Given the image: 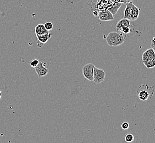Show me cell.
<instances>
[{
    "mask_svg": "<svg viewBox=\"0 0 155 143\" xmlns=\"http://www.w3.org/2000/svg\"><path fill=\"white\" fill-rule=\"evenodd\" d=\"M106 73L104 70L97 68L96 66L94 67L93 72V81L96 84H99L103 82L106 78Z\"/></svg>",
    "mask_w": 155,
    "mask_h": 143,
    "instance_id": "obj_1",
    "label": "cell"
},
{
    "mask_svg": "<svg viewBox=\"0 0 155 143\" xmlns=\"http://www.w3.org/2000/svg\"><path fill=\"white\" fill-rule=\"evenodd\" d=\"M95 65L92 63H88L84 65L82 68V74L84 77L90 81H93V72Z\"/></svg>",
    "mask_w": 155,
    "mask_h": 143,
    "instance_id": "obj_2",
    "label": "cell"
},
{
    "mask_svg": "<svg viewBox=\"0 0 155 143\" xmlns=\"http://www.w3.org/2000/svg\"><path fill=\"white\" fill-rule=\"evenodd\" d=\"M46 65L47 62H44L43 61H41L39 65L35 68H34L35 71L37 73L38 77L41 78L48 75L49 70L46 67Z\"/></svg>",
    "mask_w": 155,
    "mask_h": 143,
    "instance_id": "obj_3",
    "label": "cell"
},
{
    "mask_svg": "<svg viewBox=\"0 0 155 143\" xmlns=\"http://www.w3.org/2000/svg\"><path fill=\"white\" fill-rule=\"evenodd\" d=\"M98 18L101 21H109L114 20V16L112 13L109 11L108 9H105L102 11H100L98 14Z\"/></svg>",
    "mask_w": 155,
    "mask_h": 143,
    "instance_id": "obj_4",
    "label": "cell"
},
{
    "mask_svg": "<svg viewBox=\"0 0 155 143\" xmlns=\"http://www.w3.org/2000/svg\"><path fill=\"white\" fill-rule=\"evenodd\" d=\"M143 62L150 59H155V51L153 49H149L146 50L142 56Z\"/></svg>",
    "mask_w": 155,
    "mask_h": 143,
    "instance_id": "obj_5",
    "label": "cell"
},
{
    "mask_svg": "<svg viewBox=\"0 0 155 143\" xmlns=\"http://www.w3.org/2000/svg\"><path fill=\"white\" fill-rule=\"evenodd\" d=\"M125 9L124 11V18L127 19L130 21L131 14L132 11V7L133 6V1H131L129 3H126Z\"/></svg>",
    "mask_w": 155,
    "mask_h": 143,
    "instance_id": "obj_6",
    "label": "cell"
},
{
    "mask_svg": "<svg viewBox=\"0 0 155 143\" xmlns=\"http://www.w3.org/2000/svg\"><path fill=\"white\" fill-rule=\"evenodd\" d=\"M130 27V21L127 19L123 18L119 21L116 25V29L118 31H120L123 27Z\"/></svg>",
    "mask_w": 155,
    "mask_h": 143,
    "instance_id": "obj_7",
    "label": "cell"
},
{
    "mask_svg": "<svg viewBox=\"0 0 155 143\" xmlns=\"http://www.w3.org/2000/svg\"><path fill=\"white\" fill-rule=\"evenodd\" d=\"M124 41H125V37H124L123 34L117 33L115 37L114 46L117 47L119 45H121V44L124 43Z\"/></svg>",
    "mask_w": 155,
    "mask_h": 143,
    "instance_id": "obj_8",
    "label": "cell"
},
{
    "mask_svg": "<svg viewBox=\"0 0 155 143\" xmlns=\"http://www.w3.org/2000/svg\"><path fill=\"white\" fill-rule=\"evenodd\" d=\"M121 2H114V3H113L112 5L110 7H109L108 8V10L109 11H110V12L112 13V14L114 16L115 14H117V13L118 12V10L120 9V8L121 6Z\"/></svg>",
    "mask_w": 155,
    "mask_h": 143,
    "instance_id": "obj_9",
    "label": "cell"
},
{
    "mask_svg": "<svg viewBox=\"0 0 155 143\" xmlns=\"http://www.w3.org/2000/svg\"><path fill=\"white\" fill-rule=\"evenodd\" d=\"M36 35L37 37V41L43 44H45L47 43L52 36V35L50 34V33H47L45 34Z\"/></svg>",
    "mask_w": 155,
    "mask_h": 143,
    "instance_id": "obj_10",
    "label": "cell"
},
{
    "mask_svg": "<svg viewBox=\"0 0 155 143\" xmlns=\"http://www.w3.org/2000/svg\"><path fill=\"white\" fill-rule=\"evenodd\" d=\"M35 33L36 35H43L49 33L50 31H48L43 24H39L36 26L35 28Z\"/></svg>",
    "mask_w": 155,
    "mask_h": 143,
    "instance_id": "obj_11",
    "label": "cell"
},
{
    "mask_svg": "<svg viewBox=\"0 0 155 143\" xmlns=\"http://www.w3.org/2000/svg\"><path fill=\"white\" fill-rule=\"evenodd\" d=\"M117 32H110L109 34L107 36L106 38L107 43L110 46H114V43L115 37Z\"/></svg>",
    "mask_w": 155,
    "mask_h": 143,
    "instance_id": "obj_12",
    "label": "cell"
},
{
    "mask_svg": "<svg viewBox=\"0 0 155 143\" xmlns=\"http://www.w3.org/2000/svg\"><path fill=\"white\" fill-rule=\"evenodd\" d=\"M140 14V9L136 6L135 5H133L132 7V11L131 14L130 21H135L139 18Z\"/></svg>",
    "mask_w": 155,
    "mask_h": 143,
    "instance_id": "obj_13",
    "label": "cell"
},
{
    "mask_svg": "<svg viewBox=\"0 0 155 143\" xmlns=\"http://www.w3.org/2000/svg\"><path fill=\"white\" fill-rule=\"evenodd\" d=\"M138 97L140 100L142 101H146L148 99V98L150 97V94L146 90H141L140 91L139 93L138 94Z\"/></svg>",
    "mask_w": 155,
    "mask_h": 143,
    "instance_id": "obj_14",
    "label": "cell"
},
{
    "mask_svg": "<svg viewBox=\"0 0 155 143\" xmlns=\"http://www.w3.org/2000/svg\"><path fill=\"white\" fill-rule=\"evenodd\" d=\"M143 63H144L147 68H152L155 67V59L147 60Z\"/></svg>",
    "mask_w": 155,
    "mask_h": 143,
    "instance_id": "obj_15",
    "label": "cell"
},
{
    "mask_svg": "<svg viewBox=\"0 0 155 143\" xmlns=\"http://www.w3.org/2000/svg\"><path fill=\"white\" fill-rule=\"evenodd\" d=\"M130 27H127V26H125L123 27V28H121L120 30V32L122 33L123 34H129L131 31Z\"/></svg>",
    "mask_w": 155,
    "mask_h": 143,
    "instance_id": "obj_16",
    "label": "cell"
},
{
    "mask_svg": "<svg viewBox=\"0 0 155 143\" xmlns=\"http://www.w3.org/2000/svg\"><path fill=\"white\" fill-rule=\"evenodd\" d=\"M134 135L131 133H127L125 137V140L126 142L127 143H130V142H132L134 140Z\"/></svg>",
    "mask_w": 155,
    "mask_h": 143,
    "instance_id": "obj_17",
    "label": "cell"
},
{
    "mask_svg": "<svg viewBox=\"0 0 155 143\" xmlns=\"http://www.w3.org/2000/svg\"><path fill=\"white\" fill-rule=\"evenodd\" d=\"M44 25L45 28V29H47L48 31H50L53 30L54 26H53V24L51 22H46Z\"/></svg>",
    "mask_w": 155,
    "mask_h": 143,
    "instance_id": "obj_18",
    "label": "cell"
},
{
    "mask_svg": "<svg viewBox=\"0 0 155 143\" xmlns=\"http://www.w3.org/2000/svg\"><path fill=\"white\" fill-rule=\"evenodd\" d=\"M39 62H40V61L39 59H33L31 62L30 65H31L32 68H35L39 65Z\"/></svg>",
    "mask_w": 155,
    "mask_h": 143,
    "instance_id": "obj_19",
    "label": "cell"
},
{
    "mask_svg": "<svg viewBox=\"0 0 155 143\" xmlns=\"http://www.w3.org/2000/svg\"><path fill=\"white\" fill-rule=\"evenodd\" d=\"M121 128L124 130L127 129L129 128V124L127 122H124L121 125Z\"/></svg>",
    "mask_w": 155,
    "mask_h": 143,
    "instance_id": "obj_20",
    "label": "cell"
},
{
    "mask_svg": "<svg viewBox=\"0 0 155 143\" xmlns=\"http://www.w3.org/2000/svg\"><path fill=\"white\" fill-rule=\"evenodd\" d=\"M151 45L152 49L155 50V37H153L152 40H151Z\"/></svg>",
    "mask_w": 155,
    "mask_h": 143,
    "instance_id": "obj_21",
    "label": "cell"
},
{
    "mask_svg": "<svg viewBox=\"0 0 155 143\" xmlns=\"http://www.w3.org/2000/svg\"><path fill=\"white\" fill-rule=\"evenodd\" d=\"M133 0H120V2H121V3H129V2H130L131 1H133Z\"/></svg>",
    "mask_w": 155,
    "mask_h": 143,
    "instance_id": "obj_22",
    "label": "cell"
},
{
    "mask_svg": "<svg viewBox=\"0 0 155 143\" xmlns=\"http://www.w3.org/2000/svg\"><path fill=\"white\" fill-rule=\"evenodd\" d=\"M2 97V92H1V91L0 90V99H1V97Z\"/></svg>",
    "mask_w": 155,
    "mask_h": 143,
    "instance_id": "obj_23",
    "label": "cell"
}]
</instances>
